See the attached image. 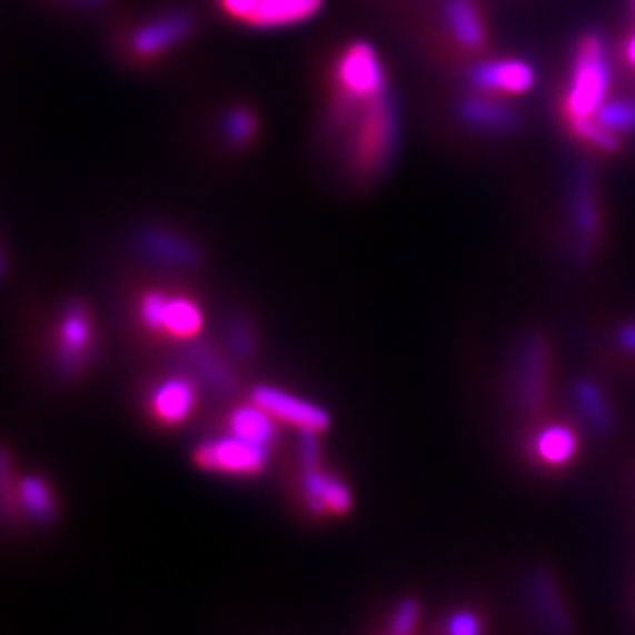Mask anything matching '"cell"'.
Returning <instances> with one entry per match:
<instances>
[{"mask_svg": "<svg viewBox=\"0 0 635 635\" xmlns=\"http://www.w3.org/2000/svg\"><path fill=\"white\" fill-rule=\"evenodd\" d=\"M335 120L339 126H351L348 162L358 172L375 175L391 160L398 137V120L388 92L370 101L339 97L335 105Z\"/></svg>", "mask_w": 635, "mask_h": 635, "instance_id": "obj_1", "label": "cell"}, {"mask_svg": "<svg viewBox=\"0 0 635 635\" xmlns=\"http://www.w3.org/2000/svg\"><path fill=\"white\" fill-rule=\"evenodd\" d=\"M612 86V67L605 40L598 33H586L575 50L569 88L565 95V111L569 118L596 116L605 105Z\"/></svg>", "mask_w": 635, "mask_h": 635, "instance_id": "obj_2", "label": "cell"}, {"mask_svg": "<svg viewBox=\"0 0 635 635\" xmlns=\"http://www.w3.org/2000/svg\"><path fill=\"white\" fill-rule=\"evenodd\" d=\"M139 320L153 335L177 341H196L205 327L200 306L187 295L149 290L139 299Z\"/></svg>", "mask_w": 635, "mask_h": 635, "instance_id": "obj_3", "label": "cell"}, {"mask_svg": "<svg viewBox=\"0 0 635 635\" xmlns=\"http://www.w3.org/2000/svg\"><path fill=\"white\" fill-rule=\"evenodd\" d=\"M95 354V323L83 301H69L59 314L54 356L65 379H76L86 370Z\"/></svg>", "mask_w": 635, "mask_h": 635, "instance_id": "obj_4", "label": "cell"}, {"mask_svg": "<svg viewBox=\"0 0 635 635\" xmlns=\"http://www.w3.org/2000/svg\"><path fill=\"white\" fill-rule=\"evenodd\" d=\"M514 396L527 417H539L548 400L550 354L548 344L539 333L527 335L514 363Z\"/></svg>", "mask_w": 635, "mask_h": 635, "instance_id": "obj_5", "label": "cell"}, {"mask_svg": "<svg viewBox=\"0 0 635 635\" xmlns=\"http://www.w3.org/2000/svg\"><path fill=\"white\" fill-rule=\"evenodd\" d=\"M271 449L242 440L234 434L221 436L215 440H205L196 447L194 462L196 466L212 470V474H227L238 478H255L269 464Z\"/></svg>", "mask_w": 635, "mask_h": 635, "instance_id": "obj_6", "label": "cell"}, {"mask_svg": "<svg viewBox=\"0 0 635 635\" xmlns=\"http://www.w3.org/2000/svg\"><path fill=\"white\" fill-rule=\"evenodd\" d=\"M337 83L339 95L356 101H370L386 95V71L377 50L367 43L348 46L339 57Z\"/></svg>", "mask_w": 635, "mask_h": 635, "instance_id": "obj_7", "label": "cell"}, {"mask_svg": "<svg viewBox=\"0 0 635 635\" xmlns=\"http://www.w3.org/2000/svg\"><path fill=\"white\" fill-rule=\"evenodd\" d=\"M250 400L264 407L266 413L274 415L278 421L290 424L299 431H316L325 434L330 428V415L316 403L292 396L271 384H259L250 391Z\"/></svg>", "mask_w": 635, "mask_h": 635, "instance_id": "obj_8", "label": "cell"}, {"mask_svg": "<svg viewBox=\"0 0 635 635\" xmlns=\"http://www.w3.org/2000/svg\"><path fill=\"white\" fill-rule=\"evenodd\" d=\"M527 596L529 605L535 609V617L539 619L542 628L548 635H572L575 631V622H572L569 607L563 598V591L558 582L544 567L529 569L527 575Z\"/></svg>", "mask_w": 635, "mask_h": 635, "instance_id": "obj_9", "label": "cell"}, {"mask_svg": "<svg viewBox=\"0 0 635 635\" xmlns=\"http://www.w3.org/2000/svg\"><path fill=\"white\" fill-rule=\"evenodd\" d=\"M304 506L316 518L346 516L354 508V495L348 485L323 466L301 468Z\"/></svg>", "mask_w": 635, "mask_h": 635, "instance_id": "obj_10", "label": "cell"}, {"mask_svg": "<svg viewBox=\"0 0 635 635\" xmlns=\"http://www.w3.org/2000/svg\"><path fill=\"white\" fill-rule=\"evenodd\" d=\"M198 405V388L196 381L181 375H172L160 379L151 386L147 407L149 415L160 426H181L187 421Z\"/></svg>", "mask_w": 635, "mask_h": 635, "instance_id": "obj_11", "label": "cell"}, {"mask_svg": "<svg viewBox=\"0 0 635 635\" xmlns=\"http://www.w3.org/2000/svg\"><path fill=\"white\" fill-rule=\"evenodd\" d=\"M468 83L483 95H523L535 88L537 71L525 59H489L470 69Z\"/></svg>", "mask_w": 635, "mask_h": 635, "instance_id": "obj_12", "label": "cell"}, {"mask_svg": "<svg viewBox=\"0 0 635 635\" xmlns=\"http://www.w3.org/2000/svg\"><path fill=\"white\" fill-rule=\"evenodd\" d=\"M194 31V17L187 12H170V14H160L151 22L141 24L132 38H130V50L141 57H158L162 52H168L172 48H177L179 43H183Z\"/></svg>", "mask_w": 635, "mask_h": 635, "instance_id": "obj_13", "label": "cell"}, {"mask_svg": "<svg viewBox=\"0 0 635 635\" xmlns=\"http://www.w3.org/2000/svg\"><path fill=\"white\" fill-rule=\"evenodd\" d=\"M572 221H575L577 245L575 257L586 264L593 252V242L598 240L601 234V210L596 200V183L586 166L579 168L575 177V200H572Z\"/></svg>", "mask_w": 635, "mask_h": 635, "instance_id": "obj_14", "label": "cell"}, {"mask_svg": "<svg viewBox=\"0 0 635 635\" xmlns=\"http://www.w3.org/2000/svg\"><path fill=\"white\" fill-rule=\"evenodd\" d=\"M139 252L170 269H196L202 261L196 242L166 227H149L137 238Z\"/></svg>", "mask_w": 635, "mask_h": 635, "instance_id": "obj_15", "label": "cell"}, {"mask_svg": "<svg viewBox=\"0 0 635 635\" xmlns=\"http://www.w3.org/2000/svg\"><path fill=\"white\" fill-rule=\"evenodd\" d=\"M183 363L198 381L210 386L217 394H234L238 388V375L215 346L210 344H191L183 348Z\"/></svg>", "mask_w": 635, "mask_h": 635, "instance_id": "obj_16", "label": "cell"}, {"mask_svg": "<svg viewBox=\"0 0 635 635\" xmlns=\"http://www.w3.org/2000/svg\"><path fill=\"white\" fill-rule=\"evenodd\" d=\"M459 118L466 126L483 132H508L520 122V116L514 107H508L497 99H489L483 92L464 97L459 101Z\"/></svg>", "mask_w": 635, "mask_h": 635, "instance_id": "obj_17", "label": "cell"}, {"mask_svg": "<svg viewBox=\"0 0 635 635\" xmlns=\"http://www.w3.org/2000/svg\"><path fill=\"white\" fill-rule=\"evenodd\" d=\"M325 0H259L250 27L255 29H288L309 22L323 10Z\"/></svg>", "mask_w": 635, "mask_h": 635, "instance_id": "obj_18", "label": "cell"}, {"mask_svg": "<svg viewBox=\"0 0 635 635\" xmlns=\"http://www.w3.org/2000/svg\"><path fill=\"white\" fill-rule=\"evenodd\" d=\"M445 24L457 43L466 50H480L487 43L485 19L476 0H445L443 6Z\"/></svg>", "mask_w": 635, "mask_h": 635, "instance_id": "obj_19", "label": "cell"}, {"mask_svg": "<svg viewBox=\"0 0 635 635\" xmlns=\"http://www.w3.org/2000/svg\"><path fill=\"white\" fill-rule=\"evenodd\" d=\"M579 453V438L575 428L565 424H546L532 438V455L544 466L560 468L567 466Z\"/></svg>", "mask_w": 635, "mask_h": 635, "instance_id": "obj_20", "label": "cell"}, {"mask_svg": "<svg viewBox=\"0 0 635 635\" xmlns=\"http://www.w3.org/2000/svg\"><path fill=\"white\" fill-rule=\"evenodd\" d=\"M227 426L229 434L250 440L255 445L261 447H274L278 440V419L274 415L266 413L264 407H259L257 403H248V405H238L234 407L229 417H227Z\"/></svg>", "mask_w": 635, "mask_h": 635, "instance_id": "obj_21", "label": "cell"}, {"mask_svg": "<svg viewBox=\"0 0 635 635\" xmlns=\"http://www.w3.org/2000/svg\"><path fill=\"white\" fill-rule=\"evenodd\" d=\"M17 508L38 525H50L57 516V499L50 483L40 476H24L17 480Z\"/></svg>", "mask_w": 635, "mask_h": 635, "instance_id": "obj_22", "label": "cell"}, {"mask_svg": "<svg viewBox=\"0 0 635 635\" xmlns=\"http://www.w3.org/2000/svg\"><path fill=\"white\" fill-rule=\"evenodd\" d=\"M572 398H575V405L579 407L582 417L586 419V424L598 434H609L614 428V413L609 407L607 396L603 394V388L591 381V379H577L575 386H572Z\"/></svg>", "mask_w": 635, "mask_h": 635, "instance_id": "obj_23", "label": "cell"}, {"mask_svg": "<svg viewBox=\"0 0 635 635\" xmlns=\"http://www.w3.org/2000/svg\"><path fill=\"white\" fill-rule=\"evenodd\" d=\"M569 130L575 132L586 145L596 147L605 153H617L622 149V139L617 132H612L605 128L596 116H584V118H569Z\"/></svg>", "mask_w": 635, "mask_h": 635, "instance_id": "obj_24", "label": "cell"}, {"mask_svg": "<svg viewBox=\"0 0 635 635\" xmlns=\"http://www.w3.org/2000/svg\"><path fill=\"white\" fill-rule=\"evenodd\" d=\"M257 128H259L257 116L250 109H242V107L227 111V116H224V120H221L224 139H227L231 147L250 145L257 135Z\"/></svg>", "mask_w": 635, "mask_h": 635, "instance_id": "obj_25", "label": "cell"}, {"mask_svg": "<svg viewBox=\"0 0 635 635\" xmlns=\"http://www.w3.org/2000/svg\"><path fill=\"white\" fill-rule=\"evenodd\" d=\"M596 118L605 128L617 135H635V101L633 99H612L598 109Z\"/></svg>", "mask_w": 635, "mask_h": 635, "instance_id": "obj_26", "label": "cell"}, {"mask_svg": "<svg viewBox=\"0 0 635 635\" xmlns=\"http://www.w3.org/2000/svg\"><path fill=\"white\" fill-rule=\"evenodd\" d=\"M227 337H229V346L231 354L240 360H252L257 354V337H255V327L250 325V320L245 316H234L227 325Z\"/></svg>", "mask_w": 635, "mask_h": 635, "instance_id": "obj_27", "label": "cell"}, {"mask_svg": "<svg viewBox=\"0 0 635 635\" xmlns=\"http://www.w3.org/2000/svg\"><path fill=\"white\" fill-rule=\"evenodd\" d=\"M447 635H483L485 633V624L483 617L476 609H457L449 614L447 626H445Z\"/></svg>", "mask_w": 635, "mask_h": 635, "instance_id": "obj_28", "label": "cell"}, {"mask_svg": "<svg viewBox=\"0 0 635 635\" xmlns=\"http://www.w3.org/2000/svg\"><path fill=\"white\" fill-rule=\"evenodd\" d=\"M421 617V607L415 598H405L398 603L394 617H391V633L394 635H413Z\"/></svg>", "mask_w": 635, "mask_h": 635, "instance_id": "obj_29", "label": "cell"}, {"mask_svg": "<svg viewBox=\"0 0 635 635\" xmlns=\"http://www.w3.org/2000/svg\"><path fill=\"white\" fill-rule=\"evenodd\" d=\"M299 462H301V468H318V466H323L320 434H316V431H299Z\"/></svg>", "mask_w": 635, "mask_h": 635, "instance_id": "obj_30", "label": "cell"}, {"mask_svg": "<svg viewBox=\"0 0 635 635\" xmlns=\"http://www.w3.org/2000/svg\"><path fill=\"white\" fill-rule=\"evenodd\" d=\"M257 6L259 0H221V8L227 10V14H231L234 19H242V22H250Z\"/></svg>", "mask_w": 635, "mask_h": 635, "instance_id": "obj_31", "label": "cell"}, {"mask_svg": "<svg viewBox=\"0 0 635 635\" xmlns=\"http://www.w3.org/2000/svg\"><path fill=\"white\" fill-rule=\"evenodd\" d=\"M614 341H617V346L622 348V351L635 356V323L622 325L619 330H617V335H614Z\"/></svg>", "mask_w": 635, "mask_h": 635, "instance_id": "obj_32", "label": "cell"}, {"mask_svg": "<svg viewBox=\"0 0 635 635\" xmlns=\"http://www.w3.org/2000/svg\"><path fill=\"white\" fill-rule=\"evenodd\" d=\"M626 59L635 67V36H631V38L626 40Z\"/></svg>", "mask_w": 635, "mask_h": 635, "instance_id": "obj_33", "label": "cell"}, {"mask_svg": "<svg viewBox=\"0 0 635 635\" xmlns=\"http://www.w3.org/2000/svg\"><path fill=\"white\" fill-rule=\"evenodd\" d=\"M78 3H86V6H101L105 0H78Z\"/></svg>", "mask_w": 635, "mask_h": 635, "instance_id": "obj_34", "label": "cell"}, {"mask_svg": "<svg viewBox=\"0 0 635 635\" xmlns=\"http://www.w3.org/2000/svg\"><path fill=\"white\" fill-rule=\"evenodd\" d=\"M391 635H394V633H391Z\"/></svg>", "mask_w": 635, "mask_h": 635, "instance_id": "obj_35", "label": "cell"}]
</instances>
